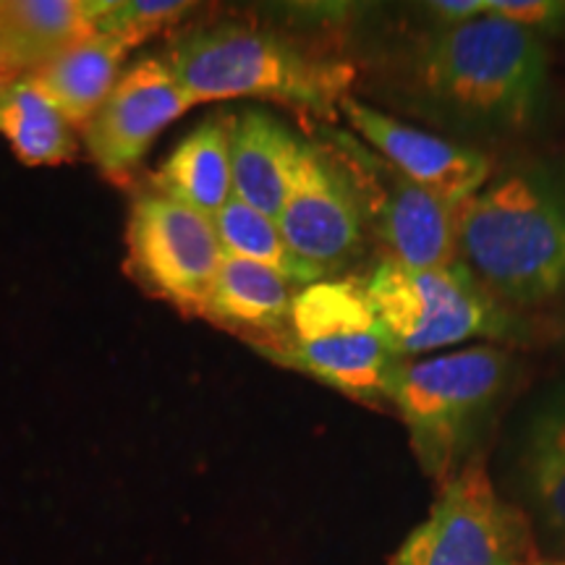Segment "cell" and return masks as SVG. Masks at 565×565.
<instances>
[{
	"label": "cell",
	"instance_id": "1",
	"mask_svg": "<svg viewBox=\"0 0 565 565\" xmlns=\"http://www.w3.org/2000/svg\"><path fill=\"white\" fill-rule=\"evenodd\" d=\"M419 84L440 113L471 129H524L547 92L540 34L492 13L443 26L424 42Z\"/></svg>",
	"mask_w": 565,
	"mask_h": 565
},
{
	"label": "cell",
	"instance_id": "2",
	"mask_svg": "<svg viewBox=\"0 0 565 565\" xmlns=\"http://www.w3.org/2000/svg\"><path fill=\"white\" fill-rule=\"evenodd\" d=\"M458 259L492 296L536 303L565 288V189L545 175L487 183L456 212Z\"/></svg>",
	"mask_w": 565,
	"mask_h": 565
},
{
	"label": "cell",
	"instance_id": "3",
	"mask_svg": "<svg viewBox=\"0 0 565 565\" xmlns=\"http://www.w3.org/2000/svg\"><path fill=\"white\" fill-rule=\"evenodd\" d=\"M166 58L196 105L254 97L328 116L349 97L353 76L345 63L317 58L249 24L202 26L175 40Z\"/></svg>",
	"mask_w": 565,
	"mask_h": 565
},
{
	"label": "cell",
	"instance_id": "4",
	"mask_svg": "<svg viewBox=\"0 0 565 565\" xmlns=\"http://www.w3.org/2000/svg\"><path fill=\"white\" fill-rule=\"evenodd\" d=\"M257 349L364 404L387 401L395 372L404 364L366 299L364 282L353 280H317L301 288L286 330Z\"/></svg>",
	"mask_w": 565,
	"mask_h": 565
},
{
	"label": "cell",
	"instance_id": "5",
	"mask_svg": "<svg viewBox=\"0 0 565 565\" xmlns=\"http://www.w3.org/2000/svg\"><path fill=\"white\" fill-rule=\"evenodd\" d=\"M508 372V353L482 343L398 366L387 401L429 477L443 484L454 477L458 456L505 391Z\"/></svg>",
	"mask_w": 565,
	"mask_h": 565
},
{
	"label": "cell",
	"instance_id": "6",
	"mask_svg": "<svg viewBox=\"0 0 565 565\" xmlns=\"http://www.w3.org/2000/svg\"><path fill=\"white\" fill-rule=\"evenodd\" d=\"M364 291L404 359L508 333L498 299L463 263L419 270L385 259Z\"/></svg>",
	"mask_w": 565,
	"mask_h": 565
},
{
	"label": "cell",
	"instance_id": "7",
	"mask_svg": "<svg viewBox=\"0 0 565 565\" xmlns=\"http://www.w3.org/2000/svg\"><path fill=\"white\" fill-rule=\"evenodd\" d=\"M126 242L129 273L145 291L181 312L204 315L225 263L212 217L158 189H141L131 202Z\"/></svg>",
	"mask_w": 565,
	"mask_h": 565
},
{
	"label": "cell",
	"instance_id": "8",
	"mask_svg": "<svg viewBox=\"0 0 565 565\" xmlns=\"http://www.w3.org/2000/svg\"><path fill=\"white\" fill-rule=\"evenodd\" d=\"M526 550V521L498 498L484 466L469 463L443 484L391 565H524Z\"/></svg>",
	"mask_w": 565,
	"mask_h": 565
},
{
	"label": "cell",
	"instance_id": "9",
	"mask_svg": "<svg viewBox=\"0 0 565 565\" xmlns=\"http://www.w3.org/2000/svg\"><path fill=\"white\" fill-rule=\"evenodd\" d=\"M166 55H147L121 71L116 87L82 129L84 150L108 179L134 173L154 139L194 108Z\"/></svg>",
	"mask_w": 565,
	"mask_h": 565
},
{
	"label": "cell",
	"instance_id": "10",
	"mask_svg": "<svg viewBox=\"0 0 565 565\" xmlns=\"http://www.w3.org/2000/svg\"><path fill=\"white\" fill-rule=\"evenodd\" d=\"M296 257L328 273L364 242L366 207L351 168L322 147L303 141L291 189L275 217Z\"/></svg>",
	"mask_w": 565,
	"mask_h": 565
},
{
	"label": "cell",
	"instance_id": "11",
	"mask_svg": "<svg viewBox=\"0 0 565 565\" xmlns=\"http://www.w3.org/2000/svg\"><path fill=\"white\" fill-rule=\"evenodd\" d=\"M351 173L362 192L366 221H374L391 259L406 267H450L458 259L454 204L404 179L383 158L364 147H349Z\"/></svg>",
	"mask_w": 565,
	"mask_h": 565
},
{
	"label": "cell",
	"instance_id": "12",
	"mask_svg": "<svg viewBox=\"0 0 565 565\" xmlns=\"http://www.w3.org/2000/svg\"><path fill=\"white\" fill-rule=\"evenodd\" d=\"M341 110L387 166L454 207H461L490 183L492 162L475 147L416 129L351 95L343 97Z\"/></svg>",
	"mask_w": 565,
	"mask_h": 565
},
{
	"label": "cell",
	"instance_id": "13",
	"mask_svg": "<svg viewBox=\"0 0 565 565\" xmlns=\"http://www.w3.org/2000/svg\"><path fill=\"white\" fill-rule=\"evenodd\" d=\"M303 139L265 110H244L231 124L233 196L278 217L299 166Z\"/></svg>",
	"mask_w": 565,
	"mask_h": 565
},
{
	"label": "cell",
	"instance_id": "14",
	"mask_svg": "<svg viewBox=\"0 0 565 565\" xmlns=\"http://www.w3.org/2000/svg\"><path fill=\"white\" fill-rule=\"evenodd\" d=\"M92 32V0H0V82L30 79Z\"/></svg>",
	"mask_w": 565,
	"mask_h": 565
},
{
	"label": "cell",
	"instance_id": "15",
	"mask_svg": "<svg viewBox=\"0 0 565 565\" xmlns=\"http://www.w3.org/2000/svg\"><path fill=\"white\" fill-rule=\"evenodd\" d=\"M129 51L126 40L92 32L32 74L30 82L74 129H84L116 87Z\"/></svg>",
	"mask_w": 565,
	"mask_h": 565
},
{
	"label": "cell",
	"instance_id": "16",
	"mask_svg": "<svg viewBox=\"0 0 565 565\" xmlns=\"http://www.w3.org/2000/svg\"><path fill=\"white\" fill-rule=\"evenodd\" d=\"M231 124L233 118L215 116L194 126L154 171L150 186L215 217L233 196Z\"/></svg>",
	"mask_w": 565,
	"mask_h": 565
},
{
	"label": "cell",
	"instance_id": "17",
	"mask_svg": "<svg viewBox=\"0 0 565 565\" xmlns=\"http://www.w3.org/2000/svg\"><path fill=\"white\" fill-rule=\"evenodd\" d=\"M299 291V286L270 267L225 257L204 317L225 328L254 333V343L259 345L286 330Z\"/></svg>",
	"mask_w": 565,
	"mask_h": 565
},
{
	"label": "cell",
	"instance_id": "18",
	"mask_svg": "<svg viewBox=\"0 0 565 565\" xmlns=\"http://www.w3.org/2000/svg\"><path fill=\"white\" fill-rule=\"evenodd\" d=\"M0 137L26 166H61L76 154V129L30 79L0 82Z\"/></svg>",
	"mask_w": 565,
	"mask_h": 565
},
{
	"label": "cell",
	"instance_id": "19",
	"mask_svg": "<svg viewBox=\"0 0 565 565\" xmlns=\"http://www.w3.org/2000/svg\"><path fill=\"white\" fill-rule=\"evenodd\" d=\"M212 221H215V231L223 244L225 257L270 267V270L280 273L282 278H288L299 288L324 280L322 270L296 257V252L288 246L275 217L263 215V212L249 207V204L236 200V196H231L228 204Z\"/></svg>",
	"mask_w": 565,
	"mask_h": 565
},
{
	"label": "cell",
	"instance_id": "20",
	"mask_svg": "<svg viewBox=\"0 0 565 565\" xmlns=\"http://www.w3.org/2000/svg\"><path fill=\"white\" fill-rule=\"evenodd\" d=\"M526 482L542 515L565 534V393L540 408L524 450Z\"/></svg>",
	"mask_w": 565,
	"mask_h": 565
},
{
	"label": "cell",
	"instance_id": "21",
	"mask_svg": "<svg viewBox=\"0 0 565 565\" xmlns=\"http://www.w3.org/2000/svg\"><path fill=\"white\" fill-rule=\"evenodd\" d=\"M189 11L192 3L183 0H92V24L95 32L121 38L134 47Z\"/></svg>",
	"mask_w": 565,
	"mask_h": 565
},
{
	"label": "cell",
	"instance_id": "22",
	"mask_svg": "<svg viewBox=\"0 0 565 565\" xmlns=\"http://www.w3.org/2000/svg\"><path fill=\"white\" fill-rule=\"evenodd\" d=\"M487 13L526 30H557L565 24V3L555 0H487Z\"/></svg>",
	"mask_w": 565,
	"mask_h": 565
},
{
	"label": "cell",
	"instance_id": "23",
	"mask_svg": "<svg viewBox=\"0 0 565 565\" xmlns=\"http://www.w3.org/2000/svg\"><path fill=\"white\" fill-rule=\"evenodd\" d=\"M429 11L437 19L445 21V26L466 24V21L479 19L487 13V0H440V3H429Z\"/></svg>",
	"mask_w": 565,
	"mask_h": 565
},
{
	"label": "cell",
	"instance_id": "24",
	"mask_svg": "<svg viewBox=\"0 0 565 565\" xmlns=\"http://www.w3.org/2000/svg\"><path fill=\"white\" fill-rule=\"evenodd\" d=\"M529 565H565V557H555V561H536V563H529Z\"/></svg>",
	"mask_w": 565,
	"mask_h": 565
}]
</instances>
